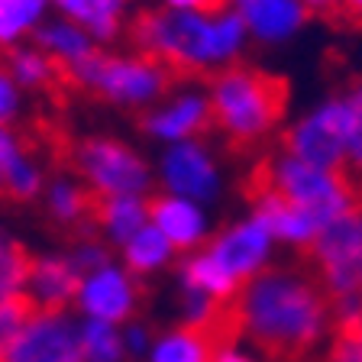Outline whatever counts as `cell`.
I'll return each instance as SVG.
<instances>
[{"label": "cell", "instance_id": "4dcf8cb0", "mask_svg": "<svg viewBox=\"0 0 362 362\" xmlns=\"http://www.w3.org/2000/svg\"><path fill=\"white\" fill-rule=\"evenodd\" d=\"M324 362H362V317L353 327L333 330L330 343L324 346Z\"/></svg>", "mask_w": 362, "mask_h": 362}, {"label": "cell", "instance_id": "83f0119b", "mask_svg": "<svg viewBox=\"0 0 362 362\" xmlns=\"http://www.w3.org/2000/svg\"><path fill=\"white\" fill-rule=\"evenodd\" d=\"M45 185H49V175H45V168L39 165L30 152L4 168V194L16 204L39 201L42 191H45Z\"/></svg>", "mask_w": 362, "mask_h": 362}, {"label": "cell", "instance_id": "d6a6232c", "mask_svg": "<svg viewBox=\"0 0 362 362\" xmlns=\"http://www.w3.org/2000/svg\"><path fill=\"white\" fill-rule=\"evenodd\" d=\"M23 113H26V90L13 81V75L0 62V127H16Z\"/></svg>", "mask_w": 362, "mask_h": 362}, {"label": "cell", "instance_id": "d590c367", "mask_svg": "<svg viewBox=\"0 0 362 362\" xmlns=\"http://www.w3.org/2000/svg\"><path fill=\"white\" fill-rule=\"evenodd\" d=\"M26 143H23V136L16 133L13 127H0V172L10 165V162H16L20 156H26Z\"/></svg>", "mask_w": 362, "mask_h": 362}, {"label": "cell", "instance_id": "ba28073f", "mask_svg": "<svg viewBox=\"0 0 362 362\" xmlns=\"http://www.w3.org/2000/svg\"><path fill=\"white\" fill-rule=\"evenodd\" d=\"M353 133V107L346 98H330L281 129V149L327 172H346V146Z\"/></svg>", "mask_w": 362, "mask_h": 362}, {"label": "cell", "instance_id": "ac0fdd59", "mask_svg": "<svg viewBox=\"0 0 362 362\" xmlns=\"http://www.w3.org/2000/svg\"><path fill=\"white\" fill-rule=\"evenodd\" d=\"M236 13L243 16L249 39L259 45H281L301 33L310 10L301 0H252Z\"/></svg>", "mask_w": 362, "mask_h": 362}, {"label": "cell", "instance_id": "52a82bcc", "mask_svg": "<svg viewBox=\"0 0 362 362\" xmlns=\"http://www.w3.org/2000/svg\"><path fill=\"white\" fill-rule=\"evenodd\" d=\"M175 71L165 68L158 59L146 52H117V49H100L98 75L90 84V94L117 110L146 113L162 98L175 90Z\"/></svg>", "mask_w": 362, "mask_h": 362}, {"label": "cell", "instance_id": "f546056e", "mask_svg": "<svg viewBox=\"0 0 362 362\" xmlns=\"http://www.w3.org/2000/svg\"><path fill=\"white\" fill-rule=\"evenodd\" d=\"M346 100L353 107V133H349V146H346V178L362 194V84L349 90Z\"/></svg>", "mask_w": 362, "mask_h": 362}, {"label": "cell", "instance_id": "5bb4252c", "mask_svg": "<svg viewBox=\"0 0 362 362\" xmlns=\"http://www.w3.org/2000/svg\"><path fill=\"white\" fill-rule=\"evenodd\" d=\"M149 223L175 246L178 256H191L211 240V217L204 204L188 201L178 194H149Z\"/></svg>", "mask_w": 362, "mask_h": 362}, {"label": "cell", "instance_id": "9c48e42d", "mask_svg": "<svg viewBox=\"0 0 362 362\" xmlns=\"http://www.w3.org/2000/svg\"><path fill=\"white\" fill-rule=\"evenodd\" d=\"M304 262L330 294V301L362 294V207L330 220L304 252Z\"/></svg>", "mask_w": 362, "mask_h": 362}, {"label": "cell", "instance_id": "e575fe53", "mask_svg": "<svg viewBox=\"0 0 362 362\" xmlns=\"http://www.w3.org/2000/svg\"><path fill=\"white\" fill-rule=\"evenodd\" d=\"M214 362H262V353H256L252 346H246L243 339L223 337L217 343V353H214Z\"/></svg>", "mask_w": 362, "mask_h": 362}, {"label": "cell", "instance_id": "d4e9b609", "mask_svg": "<svg viewBox=\"0 0 362 362\" xmlns=\"http://www.w3.org/2000/svg\"><path fill=\"white\" fill-rule=\"evenodd\" d=\"M49 16L52 0H0V52L30 42Z\"/></svg>", "mask_w": 362, "mask_h": 362}, {"label": "cell", "instance_id": "44dd1931", "mask_svg": "<svg viewBox=\"0 0 362 362\" xmlns=\"http://www.w3.org/2000/svg\"><path fill=\"white\" fill-rule=\"evenodd\" d=\"M30 42L36 45V49H42L62 71L71 68V65H78L81 59H88V55H94L100 49L84 26H78V23L65 20V16H59V13L49 16V20L33 33Z\"/></svg>", "mask_w": 362, "mask_h": 362}, {"label": "cell", "instance_id": "cb8c5ba5", "mask_svg": "<svg viewBox=\"0 0 362 362\" xmlns=\"http://www.w3.org/2000/svg\"><path fill=\"white\" fill-rule=\"evenodd\" d=\"M117 252H120V262L133 272L136 279H152V275L165 272L168 265L178 259L175 246L162 233H158L152 223H146L143 230H139V233H136L129 243H123Z\"/></svg>", "mask_w": 362, "mask_h": 362}, {"label": "cell", "instance_id": "6da1fadb", "mask_svg": "<svg viewBox=\"0 0 362 362\" xmlns=\"http://www.w3.org/2000/svg\"><path fill=\"white\" fill-rule=\"evenodd\" d=\"M333 301L308 262L269 265L230 304V337L272 362H298L330 343Z\"/></svg>", "mask_w": 362, "mask_h": 362}, {"label": "cell", "instance_id": "4fadbf2b", "mask_svg": "<svg viewBox=\"0 0 362 362\" xmlns=\"http://www.w3.org/2000/svg\"><path fill=\"white\" fill-rule=\"evenodd\" d=\"M139 129L146 139L158 146H175L188 143V139H201L207 129H214V113L207 88H175L168 98H162L156 107L139 113Z\"/></svg>", "mask_w": 362, "mask_h": 362}, {"label": "cell", "instance_id": "ab89813d", "mask_svg": "<svg viewBox=\"0 0 362 362\" xmlns=\"http://www.w3.org/2000/svg\"><path fill=\"white\" fill-rule=\"evenodd\" d=\"M226 4H230L233 10H240V7H246V4H252V0H226Z\"/></svg>", "mask_w": 362, "mask_h": 362}, {"label": "cell", "instance_id": "3957f363", "mask_svg": "<svg viewBox=\"0 0 362 362\" xmlns=\"http://www.w3.org/2000/svg\"><path fill=\"white\" fill-rule=\"evenodd\" d=\"M275 249L279 243L272 236L269 223L256 211H249L246 217L214 233L197 252L181 256L178 288L197 291L230 308L249 281L262 275L269 265H275Z\"/></svg>", "mask_w": 362, "mask_h": 362}, {"label": "cell", "instance_id": "484cf974", "mask_svg": "<svg viewBox=\"0 0 362 362\" xmlns=\"http://www.w3.org/2000/svg\"><path fill=\"white\" fill-rule=\"evenodd\" d=\"M30 262L33 256L26 252V246L0 230V304L13 301V298H26Z\"/></svg>", "mask_w": 362, "mask_h": 362}, {"label": "cell", "instance_id": "2e32d148", "mask_svg": "<svg viewBox=\"0 0 362 362\" xmlns=\"http://www.w3.org/2000/svg\"><path fill=\"white\" fill-rule=\"evenodd\" d=\"M249 204H252V211L269 223L275 243L294 249L298 256H304V252L314 246V240L327 226V223H320L310 211H304V207H298V204L285 201V197H279L269 188H249Z\"/></svg>", "mask_w": 362, "mask_h": 362}, {"label": "cell", "instance_id": "8992f818", "mask_svg": "<svg viewBox=\"0 0 362 362\" xmlns=\"http://www.w3.org/2000/svg\"><path fill=\"white\" fill-rule=\"evenodd\" d=\"M71 165L94 197H149L156 188V165L120 136L94 133L78 139L71 149Z\"/></svg>", "mask_w": 362, "mask_h": 362}, {"label": "cell", "instance_id": "836d02e7", "mask_svg": "<svg viewBox=\"0 0 362 362\" xmlns=\"http://www.w3.org/2000/svg\"><path fill=\"white\" fill-rule=\"evenodd\" d=\"M152 330L146 324H139V320H129V324H123V343H127V356H133V359H146L152 349Z\"/></svg>", "mask_w": 362, "mask_h": 362}, {"label": "cell", "instance_id": "f35d334b", "mask_svg": "<svg viewBox=\"0 0 362 362\" xmlns=\"http://www.w3.org/2000/svg\"><path fill=\"white\" fill-rule=\"evenodd\" d=\"M301 4L310 10V13L330 16V20H337V13H339V0H301Z\"/></svg>", "mask_w": 362, "mask_h": 362}, {"label": "cell", "instance_id": "74e56055", "mask_svg": "<svg viewBox=\"0 0 362 362\" xmlns=\"http://www.w3.org/2000/svg\"><path fill=\"white\" fill-rule=\"evenodd\" d=\"M337 20L343 23H356V26H362V0H339V13Z\"/></svg>", "mask_w": 362, "mask_h": 362}, {"label": "cell", "instance_id": "d6986e66", "mask_svg": "<svg viewBox=\"0 0 362 362\" xmlns=\"http://www.w3.org/2000/svg\"><path fill=\"white\" fill-rule=\"evenodd\" d=\"M94 204L98 197L88 191L78 175H55L49 178L42 191V207L49 220L65 230H78V233H94Z\"/></svg>", "mask_w": 362, "mask_h": 362}, {"label": "cell", "instance_id": "1f68e13d", "mask_svg": "<svg viewBox=\"0 0 362 362\" xmlns=\"http://www.w3.org/2000/svg\"><path fill=\"white\" fill-rule=\"evenodd\" d=\"M33 314H36V308H33L26 298H13V301L0 304V353L20 337Z\"/></svg>", "mask_w": 362, "mask_h": 362}, {"label": "cell", "instance_id": "7c38bea8", "mask_svg": "<svg viewBox=\"0 0 362 362\" xmlns=\"http://www.w3.org/2000/svg\"><path fill=\"white\" fill-rule=\"evenodd\" d=\"M0 356L4 362H84L81 317L75 310H36Z\"/></svg>", "mask_w": 362, "mask_h": 362}, {"label": "cell", "instance_id": "4316f807", "mask_svg": "<svg viewBox=\"0 0 362 362\" xmlns=\"http://www.w3.org/2000/svg\"><path fill=\"white\" fill-rule=\"evenodd\" d=\"M81 353L84 362H123L127 359L123 327L81 317Z\"/></svg>", "mask_w": 362, "mask_h": 362}, {"label": "cell", "instance_id": "603a6c76", "mask_svg": "<svg viewBox=\"0 0 362 362\" xmlns=\"http://www.w3.org/2000/svg\"><path fill=\"white\" fill-rule=\"evenodd\" d=\"M4 68L13 75V81L26 94H42V90H52L59 81H65L62 68L33 42H20L13 49H7L4 52Z\"/></svg>", "mask_w": 362, "mask_h": 362}, {"label": "cell", "instance_id": "f1b7e54d", "mask_svg": "<svg viewBox=\"0 0 362 362\" xmlns=\"http://www.w3.org/2000/svg\"><path fill=\"white\" fill-rule=\"evenodd\" d=\"M68 256H71V262L78 265L81 275H88V272L113 262V246L100 240L98 233H78V240L71 243V249H68Z\"/></svg>", "mask_w": 362, "mask_h": 362}, {"label": "cell", "instance_id": "8fae6325", "mask_svg": "<svg viewBox=\"0 0 362 362\" xmlns=\"http://www.w3.org/2000/svg\"><path fill=\"white\" fill-rule=\"evenodd\" d=\"M139 308H143V279H136L120 259L88 272L81 279L75 301L78 317L107 320V324L123 327L129 320H136Z\"/></svg>", "mask_w": 362, "mask_h": 362}, {"label": "cell", "instance_id": "b9f144b4", "mask_svg": "<svg viewBox=\"0 0 362 362\" xmlns=\"http://www.w3.org/2000/svg\"><path fill=\"white\" fill-rule=\"evenodd\" d=\"M359 207H362V194H359Z\"/></svg>", "mask_w": 362, "mask_h": 362}, {"label": "cell", "instance_id": "277c9868", "mask_svg": "<svg viewBox=\"0 0 362 362\" xmlns=\"http://www.w3.org/2000/svg\"><path fill=\"white\" fill-rule=\"evenodd\" d=\"M214 129L230 146L252 149L279 129L288 110V81L256 65H230L207 81Z\"/></svg>", "mask_w": 362, "mask_h": 362}, {"label": "cell", "instance_id": "8d00e7d4", "mask_svg": "<svg viewBox=\"0 0 362 362\" xmlns=\"http://www.w3.org/2000/svg\"><path fill=\"white\" fill-rule=\"evenodd\" d=\"M226 0H156V7L178 10V13H207V10L223 7Z\"/></svg>", "mask_w": 362, "mask_h": 362}, {"label": "cell", "instance_id": "30bf717a", "mask_svg": "<svg viewBox=\"0 0 362 362\" xmlns=\"http://www.w3.org/2000/svg\"><path fill=\"white\" fill-rule=\"evenodd\" d=\"M156 185L165 194L188 197L197 204H214L223 191V172L214 149L204 139L162 146L156 158Z\"/></svg>", "mask_w": 362, "mask_h": 362}, {"label": "cell", "instance_id": "60d3db41", "mask_svg": "<svg viewBox=\"0 0 362 362\" xmlns=\"http://www.w3.org/2000/svg\"><path fill=\"white\" fill-rule=\"evenodd\" d=\"M0 194H4V172H0Z\"/></svg>", "mask_w": 362, "mask_h": 362}, {"label": "cell", "instance_id": "ffe728a7", "mask_svg": "<svg viewBox=\"0 0 362 362\" xmlns=\"http://www.w3.org/2000/svg\"><path fill=\"white\" fill-rule=\"evenodd\" d=\"M94 233L113 249L129 243L146 223H149V197L143 194H120V197H98L94 204Z\"/></svg>", "mask_w": 362, "mask_h": 362}, {"label": "cell", "instance_id": "5b68a950", "mask_svg": "<svg viewBox=\"0 0 362 362\" xmlns=\"http://www.w3.org/2000/svg\"><path fill=\"white\" fill-rule=\"evenodd\" d=\"M252 188L275 191L279 197L310 211L320 223H330L359 207V188L346 178V172H327V168L308 165L304 158L285 149L269 152L259 162Z\"/></svg>", "mask_w": 362, "mask_h": 362}, {"label": "cell", "instance_id": "9a60e30c", "mask_svg": "<svg viewBox=\"0 0 362 362\" xmlns=\"http://www.w3.org/2000/svg\"><path fill=\"white\" fill-rule=\"evenodd\" d=\"M81 279L68 252H39L30 262L26 301L36 310H75Z\"/></svg>", "mask_w": 362, "mask_h": 362}, {"label": "cell", "instance_id": "7bdbcfd3", "mask_svg": "<svg viewBox=\"0 0 362 362\" xmlns=\"http://www.w3.org/2000/svg\"><path fill=\"white\" fill-rule=\"evenodd\" d=\"M0 362H4V356H0Z\"/></svg>", "mask_w": 362, "mask_h": 362}, {"label": "cell", "instance_id": "7402d4cb", "mask_svg": "<svg viewBox=\"0 0 362 362\" xmlns=\"http://www.w3.org/2000/svg\"><path fill=\"white\" fill-rule=\"evenodd\" d=\"M217 343L220 337H214V333L178 324L172 330H162L152 339L146 362H214Z\"/></svg>", "mask_w": 362, "mask_h": 362}, {"label": "cell", "instance_id": "7a4b0ae2", "mask_svg": "<svg viewBox=\"0 0 362 362\" xmlns=\"http://www.w3.org/2000/svg\"><path fill=\"white\" fill-rule=\"evenodd\" d=\"M127 39L136 52L172 68L175 78H204L240 65V55L252 42L243 16L230 4L207 13L143 7L129 20Z\"/></svg>", "mask_w": 362, "mask_h": 362}, {"label": "cell", "instance_id": "e0dca14e", "mask_svg": "<svg viewBox=\"0 0 362 362\" xmlns=\"http://www.w3.org/2000/svg\"><path fill=\"white\" fill-rule=\"evenodd\" d=\"M52 13L84 26L100 49H113L127 36L136 0H52Z\"/></svg>", "mask_w": 362, "mask_h": 362}]
</instances>
